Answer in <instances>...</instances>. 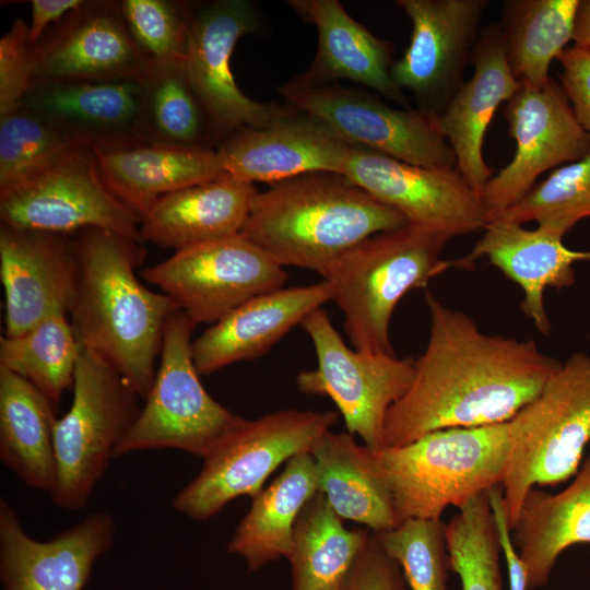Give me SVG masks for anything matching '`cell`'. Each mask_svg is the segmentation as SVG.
I'll return each mask as SVG.
<instances>
[{"instance_id":"obj_1","label":"cell","mask_w":590,"mask_h":590,"mask_svg":"<svg viewBox=\"0 0 590 590\" xmlns=\"http://www.w3.org/2000/svg\"><path fill=\"white\" fill-rule=\"evenodd\" d=\"M425 299L428 342L414 359L408 391L388 412L384 447L439 429L509 422L562 364L533 340L483 332L429 291Z\"/></svg>"},{"instance_id":"obj_2","label":"cell","mask_w":590,"mask_h":590,"mask_svg":"<svg viewBox=\"0 0 590 590\" xmlns=\"http://www.w3.org/2000/svg\"><path fill=\"white\" fill-rule=\"evenodd\" d=\"M79 280L69 319L83 350L103 359L144 400L153 385L164 330L179 309L141 283L140 240L102 228L73 235Z\"/></svg>"},{"instance_id":"obj_3","label":"cell","mask_w":590,"mask_h":590,"mask_svg":"<svg viewBox=\"0 0 590 590\" xmlns=\"http://www.w3.org/2000/svg\"><path fill=\"white\" fill-rule=\"evenodd\" d=\"M408 223L343 174L315 172L257 191L240 233L280 266L322 276L357 244Z\"/></svg>"},{"instance_id":"obj_4","label":"cell","mask_w":590,"mask_h":590,"mask_svg":"<svg viewBox=\"0 0 590 590\" xmlns=\"http://www.w3.org/2000/svg\"><path fill=\"white\" fill-rule=\"evenodd\" d=\"M450 236L408 223L376 234L337 258L322 275L343 314L353 349L396 355L390 322L396 306L414 288L445 272L441 253Z\"/></svg>"},{"instance_id":"obj_5","label":"cell","mask_w":590,"mask_h":590,"mask_svg":"<svg viewBox=\"0 0 590 590\" xmlns=\"http://www.w3.org/2000/svg\"><path fill=\"white\" fill-rule=\"evenodd\" d=\"M509 424L451 427L412 442L371 449L377 472L399 519H440L502 485L508 460Z\"/></svg>"},{"instance_id":"obj_6","label":"cell","mask_w":590,"mask_h":590,"mask_svg":"<svg viewBox=\"0 0 590 590\" xmlns=\"http://www.w3.org/2000/svg\"><path fill=\"white\" fill-rule=\"evenodd\" d=\"M508 424L502 486L511 530L531 488L556 486L581 467L590 444V355H570Z\"/></svg>"},{"instance_id":"obj_7","label":"cell","mask_w":590,"mask_h":590,"mask_svg":"<svg viewBox=\"0 0 590 590\" xmlns=\"http://www.w3.org/2000/svg\"><path fill=\"white\" fill-rule=\"evenodd\" d=\"M196 326L181 309L168 318L153 385L114 458L172 448L204 459L245 423L203 387L191 354Z\"/></svg>"},{"instance_id":"obj_8","label":"cell","mask_w":590,"mask_h":590,"mask_svg":"<svg viewBox=\"0 0 590 590\" xmlns=\"http://www.w3.org/2000/svg\"><path fill=\"white\" fill-rule=\"evenodd\" d=\"M72 391L70 409L55 425L57 480L50 496L57 507L79 510L135 422L141 398L117 370L83 349Z\"/></svg>"},{"instance_id":"obj_9","label":"cell","mask_w":590,"mask_h":590,"mask_svg":"<svg viewBox=\"0 0 590 590\" xmlns=\"http://www.w3.org/2000/svg\"><path fill=\"white\" fill-rule=\"evenodd\" d=\"M338 416L335 411L286 409L246 420L202 459L200 472L176 494L173 507L202 521L237 497H255L282 463L310 452Z\"/></svg>"},{"instance_id":"obj_10","label":"cell","mask_w":590,"mask_h":590,"mask_svg":"<svg viewBox=\"0 0 590 590\" xmlns=\"http://www.w3.org/2000/svg\"><path fill=\"white\" fill-rule=\"evenodd\" d=\"M2 224L73 236L102 228L142 241L141 216L105 184L95 150L76 145L47 167L0 190Z\"/></svg>"},{"instance_id":"obj_11","label":"cell","mask_w":590,"mask_h":590,"mask_svg":"<svg viewBox=\"0 0 590 590\" xmlns=\"http://www.w3.org/2000/svg\"><path fill=\"white\" fill-rule=\"evenodd\" d=\"M300 326L314 344L317 366L297 375V389L329 397L347 433L359 436L373 450L384 448L388 412L412 382L414 358L351 349L322 308L314 310Z\"/></svg>"},{"instance_id":"obj_12","label":"cell","mask_w":590,"mask_h":590,"mask_svg":"<svg viewBox=\"0 0 590 590\" xmlns=\"http://www.w3.org/2000/svg\"><path fill=\"white\" fill-rule=\"evenodd\" d=\"M140 275L196 324L215 323L252 297L284 287L287 273L241 233L175 251Z\"/></svg>"},{"instance_id":"obj_13","label":"cell","mask_w":590,"mask_h":590,"mask_svg":"<svg viewBox=\"0 0 590 590\" xmlns=\"http://www.w3.org/2000/svg\"><path fill=\"white\" fill-rule=\"evenodd\" d=\"M279 93L288 105L322 120L352 145L423 167L457 166L433 114L397 109L359 90L311 83L299 75L281 85Z\"/></svg>"},{"instance_id":"obj_14","label":"cell","mask_w":590,"mask_h":590,"mask_svg":"<svg viewBox=\"0 0 590 590\" xmlns=\"http://www.w3.org/2000/svg\"><path fill=\"white\" fill-rule=\"evenodd\" d=\"M503 113L516 151L481 193L489 221L520 201L544 172L590 152V134L577 120L560 83L552 78L543 85L520 82Z\"/></svg>"},{"instance_id":"obj_15","label":"cell","mask_w":590,"mask_h":590,"mask_svg":"<svg viewBox=\"0 0 590 590\" xmlns=\"http://www.w3.org/2000/svg\"><path fill=\"white\" fill-rule=\"evenodd\" d=\"M258 26L259 14L248 0H215L196 5L184 63L217 145L243 127L269 126L294 108L255 101L236 84L231 68L235 45Z\"/></svg>"},{"instance_id":"obj_16","label":"cell","mask_w":590,"mask_h":590,"mask_svg":"<svg viewBox=\"0 0 590 590\" xmlns=\"http://www.w3.org/2000/svg\"><path fill=\"white\" fill-rule=\"evenodd\" d=\"M412 23L410 44L390 69L417 108L439 116L464 83L486 0H398Z\"/></svg>"},{"instance_id":"obj_17","label":"cell","mask_w":590,"mask_h":590,"mask_svg":"<svg viewBox=\"0 0 590 590\" xmlns=\"http://www.w3.org/2000/svg\"><path fill=\"white\" fill-rule=\"evenodd\" d=\"M343 175L409 223L451 238L483 229L489 222L481 196L456 167L417 166L353 145Z\"/></svg>"},{"instance_id":"obj_18","label":"cell","mask_w":590,"mask_h":590,"mask_svg":"<svg viewBox=\"0 0 590 590\" xmlns=\"http://www.w3.org/2000/svg\"><path fill=\"white\" fill-rule=\"evenodd\" d=\"M149 68L129 34L119 1L84 0L34 45L32 85L140 79Z\"/></svg>"},{"instance_id":"obj_19","label":"cell","mask_w":590,"mask_h":590,"mask_svg":"<svg viewBox=\"0 0 590 590\" xmlns=\"http://www.w3.org/2000/svg\"><path fill=\"white\" fill-rule=\"evenodd\" d=\"M4 335L22 334L75 299L79 260L73 236L0 224Z\"/></svg>"},{"instance_id":"obj_20","label":"cell","mask_w":590,"mask_h":590,"mask_svg":"<svg viewBox=\"0 0 590 590\" xmlns=\"http://www.w3.org/2000/svg\"><path fill=\"white\" fill-rule=\"evenodd\" d=\"M115 522L94 512L47 541L30 536L0 499V579L4 590H83L114 543Z\"/></svg>"},{"instance_id":"obj_21","label":"cell","mask_w":590,"mask_h":590,"mask_svg":"<svg viewBox=\"0 0 590 590\" xmlns=\"http://www.w3.org/2000/svg\"><path fill=\"white\" fill-rule=\"evenodd\" d=\"M352 146L322 120L294 107L269 126L234 131L215 150L227 175L272 185L315 172L343 174Z\"/></svg>"},{"instance_id":"obj_22","label":"cell","mask_w":590,"mask_h":590,"mask_svg":"<svg viewBox=\"0 0 590 590\" xmlns=\"http://www.w3.org/2000/svg\"><path fill=\"white\" fill-rule=\"evenodd\" d=\"M21 103L94 150L145 143L139 79L40 82L32 85Z\"/></svg>"},{"instance_id":"obj_23","label":"cell","mask_w":590,"mask_h":590,"mask_svg":"<svg viewBox=\"0 0 590 590\" xmlns=\"http://www.w3.org/2000/svg\"><path fill=\"white\" fill-rule=\"evenodd\" d=\"M472 251L449 260L450 268L471 269L479 258L486 257L522 293V312L536 330L550 333L552 323L544 306L546 287H569L576 282L574 263L590 260V251L573 250L563 237L539 226L528 229L504 219L491 220Z\"/></svg>"},{"instance_id":"obj_24","label":"cell","mask_w":590,"mask_h":590,"mask_svg":"<svg viewBox=\"0 0 590 590\" xmlns=\"http://www.w3.org/2000/svg\"><path fill=\"white\" fill-rule=\"evenodd\" d=\"M471 61L472 78L438 116V125L455 153L456 168L481 196L494 174L483 156L486 130L500 104L509 101L520 82L508 63L499 24L480 32Z\"/></svg>"},{"instance_id":"obj_25","label":"cell","mask_w":590,"mask_h":590,"mask_svg":"<svg viewBox=\"0 0 590 590\" xmlns=\"http://www.w3.org/2000/svg\"><path fill=\"white\" fill-rule=\"evenodd\" d=\"M329 300L331 287L326 280L250 298L192 340L197 370L211 375L234 363L264 355Z\"/></svg>"},{"instance_id":"obj_26","label":"cell","mask_w":590,"mask_h":590,"mask_svg":"<svg viewBox=\"0 0 590 590\" xmlns=\"http://www.w3.org/2000/svg\"><path fill=\"white\" fill-rule=\"evenodd\" d=\"M287 4L318 34L309 68L299 76L318 84L344 79L363 84L408 108L403 92L393 83L390 69L394 46L355 21L338 0H288Z\"/></svg>"},{"instance_id":"obj_27","label":"cell","mask_w":590,"mask_h":590,"mask_svg":"<svg viewBox=\"0 0 590 590\" xmlns=\"http://www.w3.org/2000/svg\"><path fill=\"white\" fill-rule=\"evenodd\" d=\"M256 192L225 175L168 193L142 216L141 239L177 251L238 234Z\"/></svg>"},{"instance_id":"obj_28","label":"cell","mask_w":590,"mask_h":590,"mask_svg":"<svg viewBox=\"0 0 590 590\" xmlns=\"http://www.w3.org/2000/svg\"><path fill=\"white\" fill-rule=\"evenodd\" d=\"M511 538L527 569V588L545 587L560 554L590 543V452L573 482L552 494L531 488L511 528Z\"/></svg>"},{"instance_id":"obj_29","label":"cell","mask_w":590,"mask_h":590,"mask_svg":"<svg viewBox=\"0 0 590 590\" xmlns=\"http://www.w3.org/2000/svg\"><path fill=\"white\" fill-rule=\"evenodd\" d=\"M95 153L107 187L141 219L160 198L227 175L215 149L144 143Z\"/></svg>"},{"instance_id":"obj_30","label":"cell","mask_w":590,"mask_h":590,"mask_svg":"<svg viewBox=\"0 0 590 590\" xmlns=\"http://www.w3.org/2000/svg\"><path fill=\"white\" fill-rule=\"evenodd\" d=\"M318 492L312 455H296L267 488L252 497L249 510L227 543V551L244 558L250 571L287 557L297 518Z\"/></svg>"},{"instance_id":"obj_31","label":"cell","mask_w":590,"mask_h":590,"mask_svg":"<svg viewBox=\"0 0 590 590\" xmlns=\"http://www.w3.org/2000/svg\"><path fill=\"white\" fill-rule=\"evenodd\" d=\"M56 404L23 377L0 367V458L27 486L51 494L57 467Z\"/></svg>"},{"instance_id":"obj_32","label":"cell","mask_w":590,"mask_h":590,"mask_svg":"<svg viewBox=\"0 0 590 590\" xmlns=\"http://www.w3.org/2000/svg\"><path fill=\"white\" fill-rule=\"evenodd\" d=\"M310 453L316 462L318 489L342 520L364 524L373 532L400 524L371 449L359 445L354 435L329 430Z\"/></svg>"},{"instance_id":"obj_33","label":"cell","mask_w":590,"mask_h":590,"mask_svg":"<svg viewBox=\"0 0 590 590\" xmlns=\"http://www.w3.org/2000/svg\"><path fill=\"white\" fill-rule=\"evenodd\" d=\"M369 529H347L318 492L303 508L286 557L292 590H340L363 546Z\"/></svg>"},{"instance_id":"obj_34","label":"cell","mask_w":590,"mask_h":590,"mask_svg":"<svg viewBox=\"0 0 590 590\" xmlns=\"http://www.w3.org/2000/svg\"><path fill=\"white\" fill-rule=\"evenodd\" d=\"M580 0H508L500 32L510 69L519 82L543 85L550 67L574 38Z\"/></svg>"},{"instance_id":"obj_35","label":"cell","mask_w":590,"mask_h":590,"mask_svg":"<svg viewBox=\"0 0 590 590\" xmlns=\"http://www.w3.org/2000/svg\"><path fill=\"white\" fill-rule=\"evenodd\" d=\"M144 142L191 150L216 149L206 110L185 63L151 66L139 79Z\"/></svg>"},{"instance_id":"obj_36","label":"cell","mask_w":590,"mask_h":590,"mask_svg":"<svg viewBox=\"0 0 590 590\" xmlns=\"http://www.w3.org/2000/svg\"><path fill=\"white\" fill-rule=\"evenodd\" d=\"M82 347L68 315H54L15 335L0 339V367L34 385L56 405L72 389Z\"/></svg>"},{"instance_id":"obj_37","label":"cell","mask_w":590,"mask_h":590,"mask_svg":"<svg viewBox=\"0 0 590 590\" xmlns=\"http://www.w3.org/2000/svg\"><path fill=\"white\" fill-rule=\"evenodd\" d=\"M445 534L461 590H503L502 550L487 492L458 508Z\"/></svg>"},{"instance_id":"obj_38","label":"cell","mask_w":590,"mask_h":590,"mask_svg":"<svg viewBox=\"0 0 590 590\" xmlns=\"http://www.w3.org/2000/svg\"><path fill=\"white\" fill-rule=\"evenodd\" d=\"M80 145L34 108L20 103L0 115V190Z\"/></svg>"},{"instance_id":"obj_39","label":"cell","mask_w":590,"mask_h":590,"mask_svg":"<svg viewBox=\"0 0 590 590\" xmlns=\"http://www.w3.org/2000/svg\"><path fill=\"white\" fill-rule=\"evenodd\" d=\"M498 217L521 225L533 221L564 237L576 223L590 217V152L553 170Z\"/></svg>"},{"instance_id":"obj_40","label":"cell","mask_w":590,"mask_h":590,"mask_svg":"<svg viewBox=\"0 0 590 590\" xmlns=\"http://www.w3.org/2000/svg\"><path fill=\"white\" fill-rule=\"evenodd\" d=\"M445 529L441 519H409L374 534L401 568L410 590H449L451 569Z\"/></svg>"},{"instance_id":"obj_41","label":"cell","mask_w":590,"mask_h":590,"mask_svg":"<svg viewBox=\"0 0 590 590\" xmlns=\"http://www.w3.org/2000/svg\"><path fill=\"white\" fill-rule=\"evenodd\" d=\"M129 34L151 66L184 62L197 3L182 0H121Z\"/></svg>"},{"instance_id":"obj_42","label":"cell","mask_w":590,"mask_h":590,"mask_svg":"<svg viewBox=\"0 0 590 590\" xmlns=\"http://www.w3.org/2000/svg\"><path fill=\"white\" fill-rule=\"evenodd\" d=\"M33 48L28 24L20 19L0 38V115L20 104L32 86Z\"/></svg>"},{"instance_id":"obj_43","label":"cell","mask_w":590,"mask_h":590,"mask_svg":"<svg viewBox=\"0 0 590 590\" xmlns=\"http://www.w3.org/2000/svg\"><path fill=\"white\" fill-rule=\"evenodd\" d=\"M405 585L401 568L371 531L340 590H406Z\"/></svg>"},{"instance_id":"obj_44","label":"cell","mask_w":590,"mask_h":590,"mask_svg":"<svg viewBox=\"0 0 590 590\" xmlns=\"http://www.w3.org/2000/svg\"><path fill=\"white\" fill-rule=\"evenodd\" d=\"M562 64L560 85L577 120L590 134V52L573 46L557 58Z\"/></svg>"},{"instance_id":"obj_45","label":"cell","mask_w":590,"mask_h":590,"mask_svg":"<svg viewBox=\"0 0 590 590\" xmlns=\"http://www.w3.org/2000/svg\"><path fill=\"white\" fill-rule=\"evenodd\" d=\"M83 2L84 0H32V20L28 25L31 43L36 45L51 26Z\"/></svg>"},{"instance_id":"obj_46","label":"cell","mask_w":590,"mask_h":590,"mask_svg":"<svg viewBox=\"0 0 590 590\" xmlns=\"http://www.w3.org/2000/svg\"><path fill=\"white\" fill-rule=\"evenodd\" d=\"M573 39L575 46L590 52V0L580 1Z\"/></svg>"}]
</instances>
